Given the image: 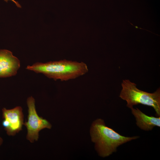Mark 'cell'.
<instances>
[{"instance_id":"5b68a950","label":"cell","mask_w":160,"mask_h":160,"mask_svg":"<svg viewBox=\"0 0 160 160\" xmlns=\"http://www.w3.org/2000/svg\"><path fill=\"white\" fill-rule=\"evenodd\" d=\"M2 124L7 134L14 136L22 130L24 125V115L23 109L17 106L11 109L3 108L2 109Z\"/></svg>"},{"instance_id":"8992f818","label":"cell","mask_w":160,"mask_h":160,"mask_svg":"<svg viewBox=\"0 0 160 160\" xmlns=\"http://www.w3.org/2000/svg\"><path fill=\"white\" fill-rule=\"evenodd\" d=\"M20 67V61L11 52L0 50V78L15 75Z\"/></svg>"},{"instance_id":"9c48e42d","label":"cell","mask_w":160,"mask_h":160,"mask_svg":"<svg viewBox=\"0 0 160 160\" xmlns=\"http://www.w3.org/2000/svg\"><path fill=\"white\" fill-rule=\"evenodd\" d=\"M3 142L2 138L0 136V147L1 145Z\"/></svg>"},{"instance_id":"3957f363","label":"cell","mask_w":160,"mask_h":160,"mask_svg":"<svg viewBox=\"0 0 160 160\" xmlns=\"http://www.w3.org/2000/svg\"><path fill=\"white\" fill-rule=\"evenodd\" d=\"M122 89L119 97L126 101L127 106L130 108L134 105L141 104L152 107L156 115L160 116V89L150 93L141 90L136 87V84L129 80H123Z\"/></svg>"},{"instance_id":"7a4b0ae2","label":"cell","mask_w":160,"mask_h":160,"mask_svg":"<svg viewBox=\"0 0 160 160\" xmlns=\"http://www.w3.org/2000/svg\"><path fill=\"white\" fill-rule=\"evenodd\" d=\"M26 68L36 73H41L49 78L55 80L67 81L82 76L88 71L85 63L61 60L46 63L37 62Z\"/></svg>"},{"instance_id":"52a82bcc","label":"cell","mask_w":160,"mask_h":160,"mask_svg":"<svg viewBox=\"0 0 160 160\" xmlns=\"http://www.w3.org/2000/svg\"><path fill=\"white\" fill-rule=\"evenodd\" d=\"M135 116L137 126L145 131H151L155 127H160V117H155L147 115L138 108H131Z\"/></svg>"},{"instance_id":"ba28073f","label":"cell","mask_w":160,"mask_h":160,"mask_svg":"<svg viewBox=\"0 0 160 160\" xmlns=\"http://www.w3.org/2000/svg\"><path fill=\"white\" fill-rule=\"evenodd\" d=\"M128 22L130 24H131V25H133V26L134 27H135V28H137H137H139V29H143V30H146V31H149V32H151V33H153V34H155V35H158V36H160L159 35H158V34H155V33H153V32H151V31H148V30H147L145 29H143V28H140L138 27V26H135V25H133L132 23H131L130 22H129V21H128Z\"/></svg>"},{"instance_id":"6da1fadb","label":"cell","mask_w":160,"mask_h":160,"mask_svg":"<svg viewBox=\"0 0 160 160\" xmlns=\"http://www.w3.org/2000/svg\"><path fill=\"white\" fill-rule=\"evenodd\" d=\"M92 141L99 155L108 156L116 152L119 146L138 138V136L127 137L122 136L106 126L104 121L98 119L92 122L90 130Z\"/></svg>"},{"instance_id":"277c9868","label":"cell","mask_w":160,"mask_h":160,"mask_svg":"<svg viewBox=\"0 0 160 160\" xmlns=\"http://www.w3.org/2000/svg\"><path fill=\"white\" fill-rule=\"evenodd\" d=\"M28 107V120L24 123L27 129L26 138L31 143L37 141L39 132L45 128L50 129L52 125L47 120L39 117L36 110L35 100L32 96L28 97L27 101Z\"/></svg>"}]
</instances>
